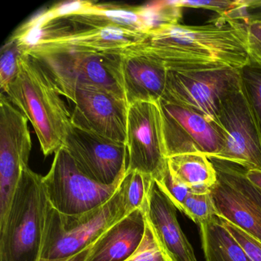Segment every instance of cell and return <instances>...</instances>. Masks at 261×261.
I'll return each mask as SVG.
<instances>
[{"label":"cell","instance_id":"cell-1","mask_svg":"<svg viewBox=\"0 0 261 261\" xmlns=\"http://www.w3.org/2000/svg\"><path fill=\"white\" fill-rule=\"evenodd\" d=\"M247 24L217 16L202 25H169L133 45L163 62L168 70L231 68L250 64Z\"/></svg>","mask_w":261,"mask_h":261},{"label":"cell","instance_id":"cell-2","mask_svg":"<svg viewBox=\"0 0 261 261\" xmlns=\"http://www.w3.org/2000/svg\"><path fill=\"white\" fill-rule=\"evenodd\" d=\"M4 94L33 125L45 156L64 146L71 114L53 81L33 56L22 53L17 75Z\"/></svg>","mask_w":261,"mask_h":261},{"label":"cell","instance_id":"cell-3","mask_svg":"<svg viewBox=\"0 0 261 261\" xmlns=\"http://www.w3.org/2000/svg\"><path fill=\"white\" fill-rule=\"evenodd\" d=\"M43 176L25 168L0 224V261H39L49 203Z\"/></svg>","mask_w":261,"mask_h":261},{"label":"cell","instance_id":"cell-4","mask_svg":"<svg viewBox=\"0 0 261 261\" xmlns=\"http://www.w3.org/2000/svg\"><path fill=\"white\" fill-rule=\"evenodd\" d=\"M33 56L51 77L59 94L68 99L79 88H102L124 97L117 82L119 55L77 48H32ZM126 99V98H125Z\"/></svg>","mask_w":261,"mask_h":261},{"label":"cell","instance_id":"cell-5","mask_svg":"<svg viewBox=\"0 0 261 261\" xmlns=\"http://www.w3.org/2000/svg\"><path fill=\"white\" fill-rule=\"evenodd\" d=\"M126 216L120 185L108 202L86 213L63 215L49 204L40 259H61L76 254L94 244Z\"/></svg>","mask_w":261,"mask_h":261},{"label":"cell","instance_id":"cell-6","mask_svg":"<svg viewBox=\"0 0 261 261\" xmlns=\"http://www.w3.org/2000/svg\"><path fill=\"white\" fill-rule=\"evenodd\" d=\"M50 205L59 213L76 215L108 202L122 180L111 186L100 184L83 173L62 146L56 151L51 169L42 178Z\"/></svg>","mask_w":261,"mask_h":261},{"label":"cell","instance_id":"cell-7","mask_svg":"<svg viewBox=\"0 0 261 261\" xmlns=\"http://www.w3.org/2000/svg\"><path fill=\"white\" fill-rule=\"evenodd\" d=\"M221 134L223 147L215 156L234 163L247 170L261 169V129L241 85L221 103L215 120Z\"/></svg>","mask_w":261,"mask_h":261},{"label":"cell","instance_id":"cell-8","mask_svg":"<svg viewBox=\"0 0 261 261\" xmlns=\"http://www.w3.org/2000/svg\"><path fill=\"white\" fill-rule=\"evenodd\" d=\"M241 83L240 70H168L163 100L195 110L215 121L223 100Z\"/></svg>","mask_w":261,"mask_h":261},{"label":"cell","instance_id":"cell-9","mask_svg":"<svg viewBox=\"0 0 261 261\" xmlns=\"http://www.w3.org/2000/svg\"><path fill=\"white\" fill-rule=\"evenodd\" d=\"M28 119L10 101L0 96V224L8 213L22 172L29 167L32 151Z\"/></svg>","mask_w":261,"mask_h":261},{"label":"cell","instance_id":"cell-10","mask_svg":"<svg viewBox=\"0 0 261 261\" xmlns=\"http://www.w3.org/2000/svg\"><path fill=\"white\" fill-rule=\"evenodd\" d=\"M127 171H138L156 179L167 167L161 108L159 102H136L129 105Z\"/></svg>","mask_w":261,"mask_h":261},{"label":"cell","instance_id":"cell-11","mask_svg":"<svg viewBox=\"0 0 261 261\" xmlns=\"http://www.w3.org/2000/svg\"><path fill=\"white\" fill-rule=\"evenodd\" d=\"M160 105L167 158L201 153L210 159L221 150L224 140L215 121L195 110L163 99Z\"/></svg>","mask_w":261,"mask_h":261},{"label":"cell","instance_id":"cell-12","mask_svg":"<svg viewBox=\"0 0 261 261\" xmlns=\"http://www.w3.org/2000/svg\"><path fill=\"white\" fill-rule=\"evenodd\" d=\"M63 147L87 176L111 186L123 179L128 162L125 143L100 137L71 123Z\"/></svg>","mask_w":261,"mask_h":261},{"label":"cell","instance_id":"cell-13","mask_svg":"<svg viewBox=\"0 0 261 261\" xmlns=\"http://www.w3.org/2000/svg\"><path fill=\"white\" fill-rule=\"evenodd\" d=\"M68 100L74 105L73 125L126 144L129 105L124 97L102 88L87 87L74 90Z\"/></svg>","mask_w":261,"mask_h":261},{"label":"cell","instance_id":"cell-14","mask_svg":"<svg viewBox=\"0 0 261 261\" xmlns=\"http://www.w3.org/2000/svg\"><path fill=\"white\" fill-rule=\"evenodd\" d=\"M117 53V81L128 105L160 101L167 82L168 69L165 64L132 46Z\"/></svg>","mask_w":261,"mask_h":261},{"label":"cell","instance_id":"cell-15","mask_svg":"<svg viewBox=\"0 0 261 261\" xmlns=\"http://www.w3.org/2000/svg\"><path fill=\"white\" fill-rule=\"evenodd\" d=\"M176 209L154 180L143 209L146 221L172 260L198 261L193 247L180 227Z\"/></svg>","mask_w":261,"mask_h":261},{"label":"cell","instance_id":"cell-16","mask_svg":"<svg viewBox=\"0 0 261 261\" xmlns=\"http://www.w3.org/2000/svg\"><path fill=\"white\" fill-rule=\"evenodd\" d=\"M146 226L143 209L129 214L96 241L88 261H126L141 244Z\"/></svg>","mask_w":261,"mask_h":261},{"label":"cell","instance_id":"cell-17","mask_svg":"<svg viewBox=\"0 0 261 261\" xmlns=\"http://www.w3.org/2000/svg\"><path fill=\"white\" fill-rule=\"evenodd\" d=\"M211 190L217 216L231 223L261 242V213L222 175Z\"/></svg>","mask_w":261,"mask_h":261},{"label":"cell","instance_id":"cell-18","mask_svg":"<svg viewBox=\"0 0 261 261\" xmlns=\"http://www.w3.org/2000/svg\"><path fill=\"white\" fill-rule=\"evenodd\" d=\"M168 166L174 177L194 192H211L218 181V175L212 160L203 154H182L169 157Z\"/></svg>","mask_w":261,"mask_h":261},{"label":"cell","instance_id":"cell-19","mask_svg":"<svg viewBox=\"0 0 261 261\" xmlns=\"http://www.w3.org/2000/svg\"><path fill=\"white\" fill-rule=\"evenodd\" d=\"M199 227L206 261H253L218 216Z\"/></svg>","mask_w":261,"mask_h":261},{"label":"cell","instance_id":"cell-20","mask_svg":"<svg viewBox=\"0 0 261 261\" xmlns=\"http://www.w3.org/2000/svg\"><path fill=\"white\" fill-rule=\"evenodd\" d=\"M153 181L150 175L138 171L126 170L120 184L126 215L145 208Z\"/></svg>","mask_w":261,"mask_h":261},{"label":"cell","instance_id":"cell-21","mask_svg":"<svg viewBox=\"0 0 261 261\" xmlns=\"http://www.w3.org/2000/svg\"><path fill=\"white\" fill-rule=\"evenodd\" d=\"M217 173L222 175L230 184L242 192L261 213V190L253 186L246 177L247 169L234 163L210 159Z\"/></svg>","mask_w":261,"mask_h":261},{"label":"cell","instance_id":"cell-22","mask_svg":"<svg viewBox=\"0 0 261 261\" xmlns=\"http://www.w3.org/2000/svg\"><path fill=\"white\" fill-rule=\"evenodd\" d=\"M23 51L19 42L10 36L0 51V86L2 93L13 82L19 71V59Z\"/></svg>","mask_w":261,"mask_h":261},{"label":"cell","instance_id":"cell-23","mask_svg":"<svg viewBox=\"0 0 261 261\" xmlns=\"http://www.w3.org/2000/svg\"><path fill=\"white\" fill-rule=\"evenodd\" d=\"M179 211L198 225L217 216L211 192H192L185 200Z\"/></svg>","mask_w":261,"mask_h":261},{"label":"cell","instance_id":"cell-24","mask_svg":"<svg viewBox=\"0 0 261 261\" xmlns=\"http://www.w3.org/2000/svg\"><path fill=\"white\" fill-rule=\"evenodd\" d=\"M240 72L243 88L261 129V68L250 63Z\"/></svg>","mask_w":261,"mask_h":261},{"label":"cell","instance_id":"cell-25","mask_svg":"<svg viewBox=\"0 0 261 261\" xmlns=\"http://www.w3.org/2000/svg\"><path fill=\"white\" fill-rule=\"evenodd\" d=\"M181 8L203 9L218 13V16L234 19L237 12L244 6V0H174Z\"/></svg>","mask_w":261,"mask_h":261},{"label":"cell","instance_id":"cell-26","mask_svg":"<svg viewBox=\"0 0 261 261\" xmlns=\"http://www.w3.org/2000/svg\"><path fill=\"white\" fill-rule=\"evenodd\" d=\"M126 261H173L165 251L146 221L144 238L137 251Z\"/></svg>","mask_w":261,"mask_h":261},{"label":"cell","instance_id":"cell-27","mask_svg":"<svg viewBox=\"0 0 261 261\" xmlns=\"http://www.w3.org/2000/svg\"><path fill=\"white\" fill-rule=\"evenodd\" d=\"M155 181L178 210H180L186 198L194 192L192 189L181 184L174 177L168 165L164 172L158 178L155 179Z\"/></svg>","mask_w":261,"mask_h":261},{"label":"cell","instance_id":"cell-28","mask_svg":"<svg viewBox=\"0 0 261 261\" xmlns=\"http://www.w3.org/2000/svg\"><path fill=\"white\" fill-rule=\"evenodd\" d=\"M220 219L224 227L228 230L232 236L244 249L250 259L253 261H261L260 241L255 239L251 235L226 220L222 219V218H220Z\"/></svg>","mask_w":261,"mask_h":261},{"label":"cell","instance_id":"cell-29","mask_svg":"<svg viewBox=\"0 0 261 261\" xmlns=\"http://www.w3.org/2000/svg\"><path fill=\"white\" fill-rule=\"evenodd\" d=\"M247 49L250 63L261 68L260 22H253L247 25Z\"/></svg>","mask_w":261,"mask_h":261},{"label":"cell","instance_id":"cell-30","mask_svg":"<svg viewBox=\"0 0 261 261\" xmlns=\"http://www.w3.org/2000/svg\"><path fill=\"white\" fill-rule=\"evenodd\" d=\"M248 23L261 22V0H246Z\"/></svg>","mask_w":261,"mask_h":261},{"label":"cell","instance_id":"cell-31","mask_svg":"<svg viewBox=\"0 0 261 261\" xmlns=\"http://www.w3.org/2000/svg\"><path fill=\"white\" fill-rule=\"evenodd\" d=\"M95 243L79 253L68 257L61 258V259H40L39 261H88Z\"/></svg>","mask_w":261,"mask_h":261},{"label":"cell","instance_id":"cell-32","mask_svg":"<svg viewBox=\"0 0 261 261\" xmlns=\"http://www.w3.org/2000/svg\"><path fill=\"white\" fill-rule=\"evenodd\" d=\"M245 175L251 184L261 190V169L247 170Z\"/></svg>","mask_w":261,"mask_h":261}]
</instances>
